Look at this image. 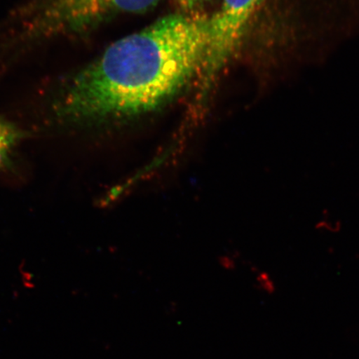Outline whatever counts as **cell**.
<instances>
[{"instance_id": "6da1fadb", "label": "cell", "mask_w": 359, "mask_h": 359, "mask_svg": "<svg viewBox=\"0 0 359 359\" xmlns=\"http://www.w3.org/2000/svg\"><path fill=\"white\" fill-rule=\"evenodd\" d=\"M209 25L200 13H172L116 40L67 82L56 114L93 124L158 109L199 74Z\"/></svg>"}, {"instance_id": "7a4b0ae2", "label": "cell", "mask_w": 359, "mask_h": 359, "mask_svg": "<svg viewBox=\"0 0 359 359\" xmlns=\"http://www.w3.org/2000/svg\"><path fill=\"white\" fill-rule=\"evenodd\" d=\"M161 0H30L17 13L29 39L80 34L120 13H141Z\"/></svg>"}, {"instance_id": "3957f363", "label": "cell", "mask_w": 359, "mask_h": 359, "mask_svg": "<svg viewBox=\"0 0 359 359\" xmlns=\"http://www.w3.org/2000/svg\"><path fill=\"white\" fill-rule=\"evenodd\" d=\"M266 0H223L210 17L209 37L201 66V88L208 89L228 64Z\"/></svg>"}, {"instance_id": "277c9868", "label": "cell", "mask_w": 359, "mask_h": 359, "mask_svg": "<svg viewBox=\"0 0 359 359\" xmlns=\"http://www.w3.org/2000/svg\"><path fill=\"white\" fill-rule=\"evenodd\" d=\"M21 138L20 130L0 116V169L6 164Z\"/></svg>"}, {"instance_id": "5b68a950", "label": "cell", "mask_w": 359, "mask_h": 359, "mask_svg": "<svg viewBox=\"0 0 359 359\" xmlns=\"http://www.w3.org/2000/svg\"><path fill=\"white\" fill-rule=\"evenodd\" d=\"M182 13H192L194 8L208 0H174Z\"/></svg>"}]
</instances>
